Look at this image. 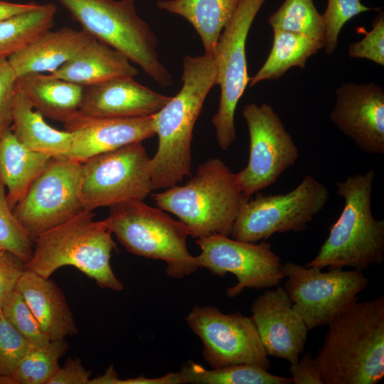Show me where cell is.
<instances>
[{
	"instance_id": "obj_1",
	"label": "cell",
	"mask_w": 384,
	"mask_h": 384,
	"mask_svg": "<svg viewBox=\"0 0 384 384\" xmlns=\"http://www.w3.org/2000/svg\"><path fill=\"white\" fill-rule=\"evenodd\" d=\"M312 356L323 384H377L384 377V296L356 302L328 325Z\"/></svg>"
},
{
	"instance_id": "obj_2",
	"label": "cell",
	"mask_w": 384,
	"mask_h": 384,
	"mask_svg": "<svg viewBox=\"0 0 384 384\" xmlns=\"http://www.w3.org/2000/svg\"><path fill=\"white\" fill-rule=\"evenodd\" d=\"M179 92L152 115L158 147L151 158L153 190L167 188L191 174L194 125L211 88L216 85L213 54L186 55Z\"/></svg>"
},
{
	"instance_id": "obj_3",
	"label": "cell",
	"mask_w": 384,
	"mask_h": 384,
	"mask_svg": "<svg viewBox=\"0 0 384 384\" xmlns=\"http://www.w3.org/2000/svg\"><path fill=\"white\" fill-rule=\"evenodd\" d=\"M94 217L92 211L83 210L36 237L26 269L50 278L59 268L73 266L100 288L122 291L124 285L110 265L112 252L117 250L112 232L107 218Z\"/></svg>"
},
{
	"instance_id": "obj_4",
	"label": "cell",
	"mask_w": 384,
	"mask_h": 384,
	"mask_svg": "<svg viewBox=\"0 0 384 384\" xmlns=\"http://www.w3.org/2000/svg\"><path fill=\"white\" fill-rule=\"evenodd\" d=\"M373 169L338 181L344 206L317 255L305 266L322 270L349 267L363 271L384 262V220L372 213Z\"/></svg>"
},
{
	"instance_id": "obj_5",
	"label": "cell",
	"mask_w": 384,
	"mask_h": 384,
	"mask_svg": "<svg viewBox=\"0 0 384 384\" xmlns=\"http://www.w3.org/2000/svg\"><path fill=\"white\" fill-rule=\"evenodd\" d=\"M157 208L178 217L193 238L230 235L245 196L236 174L220 159L201 164L184 185L151 193Z\"/></svg>"
},
{
	"instance_id": "obj_6",
	"label": "cell",
	"mask_w": 384,
	"mask_h": 384,
	"mask_svg": "<svg viewBox=\"0 0 384 384\" xmlns=\"http://www.w3.org/2000/svg\"><path fill=\"white\" fill-rule=\"evenodd\" d=\"M92 37L119 51L159 85H172L160 61L158 39L138 14L135 0H58Z\"/></svg>"
},
{
	"instance_id": "obj_7",
	"label": "cell",
	"mask_w": 384,
	"mask_h": 384,
	"mask_svg": "<svg viewBox=\"0 0 384 384\" xmlns=\"http://www.w3.org/2000/svg\"><path fill=\"white\" fill-rule=\"evenodd\" d=\"M107 220L119 242L134 255L161 260L166 274L182 279L199 267L187 247L188 228L163 210L143 201H127L110 207Z\"/></svg>"
},
{
	"instance_id": "obj_8",
	"label": "cell",
	"mask_w": 384,
	"mask_h": 384,
	"mask_svg": "<svg viewBox=\"0 0 384 384\" xmlns=\"http://www.w3.org/2000/svg\"><path fill=\"white\" fill-rule=\"evenodd\" d=\"M329 198L326 186L311 175L304 176L292 191L277 195L257 193L245 196L230 233L249 242L267 240L275 233H300L308 228Z\"/></svg>"
},
{
	"instance_id": "obj_9",
	"label": "cell",
	"mask_w": 384,
	"mask_h": 384,
	"mask_svg": "<svg viewBox=\"0 0 384 384\" xmlns=\"http://www.w3.org/2000/svg\"><path fill=\"white\" fill-rule=\"evenodd\" d=\"M265 0H238L224 26L213 55L217 68L216 85L220 86L218 109L211 122L219 146L227 150L236 139L235 112L249 83L246 41L251 26Z\"/></svg>"
},
{
	"instance_id": "obj_10",
	"label": "cell",
	"mask_w": 384,
	"mask_h": 384,
	"mask_svg": "<svg viewBox=\"0 0 384 384\" xmlns=\"http://www.w3.org/2000/svg\"><path fill=\"white\" fill-rule=\"evenodd\" d=\"M81 164L84 210L143 201L153 190L151 158L142 142L95 155Z\"/></svg>"
},
{
	"instance_id": "obj_11",
	"label": "cell",
	"mask_w": 384,
	"mask_h": 384,
	"mask_svg": "<svg viewBox=\"0 0 384 384\" xmlns=\"http://www.w3.org/2000/svg\"><path fill=\"white\" fill-rule=\"evenodd\" d=\"M284 288L309 330L327 326L358 301V295L369 285L363 271L328 272L288 261L282 265Z\"/></svg>"
},
{
	"instance_id": "obj_12",
	"label": "cell",
	"mask_w": 384,
	"mask_h": 384,
	"mask_svg": "<svg viewBox=\"0 0 384 384\" xmlns=\"http://www.w3.org/2000/svg\"><path fill=\"white\" fill-rule=\"evenodd\" d=\"M81 178V163L65 157L50 159L13 209L32 240L84 210Z\"/></svg>"
},
{
	"instance_id": "obj_13",
	"label": "cell",
	"mask_w": 384,
	"mask_h": 384,
	"mask_svg": "<svg viewBox=\"0 0 384 384\" xmlns=\"http://www.w3.org/2000/svg\"><path fill=\"white\" fill-rule=\"evenodd\" d=\"M202 342V356L212 368L250 364L269 370L271 361L251 318L223 313L214 306H194L186 317Z\"/></svg>"
},
{
	"instance_id": "obj_14",
	"label": "cell",
	"mask_w": 384,
	"mask_h": 384,
	"mask_svg": "<svg viewBox=\"0 0 384 384\" xmlns=\"http://www.w3.org/2000/svg\"><path fill=\"white\" fill-rule=\"evenodd\" d=\"M250 137L248 162L236 174L242 194L269 187L299 158V150L280 117L269 104L249 103L242 112Z\"/></svg>"
},
{
	"instance_id": "obj_15",
	"label": "cell",
	"mask_w": 384,
	"mask_h": 384,
	"mask_svg": "<svg viewBox=\"0 0 384 384\" xmlns=\"http://www.w3.org/2000/svg\"><path fill=\"white\" fill-rule=\"evenodd\" d=\"M201 253L196 256L199 268L223 277L230 273L238 282L226 291L233 298L245 289H270L277 287L285 278L281 258L269 242L259 244L213 234L198 238Z\"/></svg>"
},
{
	"instance_id": "obj_16",
	"label": "cell",
	"mask_w": 384,
	"mask_h": 384,
	"mask_svg": "<svg viewBox=\"0 0 384 384\" xmlns=\"http://www.w3.org/2000/svg\"><path fill=\"white\" fill-rule=\"evenodd\" d=\"M329 119L363 152L384 154V90L378 84L340 85Z\"/></svg>"
},
{
	"instance_id": "obj_17",
	"label": "cell",
	"mask_w": 384,
	"mask_h": 384,
	"mask_svg": "<svg viewBox=\"0 0 384 384\" xmlns=\"http://www.w3.org/2000/svg\"><path fill=\"white\" fill-rule=\"evenodd\" d=\"M250 311L267 356L290 363L298 361L309 330L284 288L267 289L253 302Z\"/></svg>"
},
{
	"instance_id": "obj_18",
	"label": "cell",
	"mask_w": 384,
	"mask_h": 384,
	"mask_svg": "<svg viewBox=\"0 0 384 384\" xmlns=\"http://www.w3.org/2000/svg\"><path fill=\"white\" fill-rule=\"evenodd\" d=\"M72 134L68 159L82 163L95 155L142 142L156 135L152 115L98 117L81 112L64 123Z\"/></svg>"
},
{
	"instance_id": "obj_19",
	"label": "cell",
	"mask_w": 384,
	"mask_h": 384,
	"mask_svg": "<svg viewBox=\"0 0 384 384\" xmlns=\"http://www.w3.org/2000/svg\"><path fill=\"white\" fill-rule=\"evenodd\" d=\"M171 98L132 77H121L85 87L80 112L98 117L150 116L159 112Z\"/></svg>"
},
{
	"instance_id": "obj_20",
	"label": "cell",
	"mask_w": 384,
	"mask_h": 384,
	"mask_svg": "<svg viewBox=\"0 0 384 384\" xmlns=\"http://www.w3.org/2000/svg\"><path fill=\"white\" fill-rule=\"evenodd\" d=\"M14 289L22 295L50 341L78 334L65 296L53 281L26 269Z\"/></svg>"
},
{
	"instance_id": "obj_21",
	"label": "cell",
	"mask_w": 384,
	"mask_h": 384,
	"mask_svg": "<svg viewBox=\"0 0 384 384\" xmlns=\"http://www.w3.org/2000/svg\"><path fill=\"white\" fill-rule=\"evenodd\" d=\"M84 30L63 27L48 31L8 60L17 78L31 73H52L73 58L91 39Z\"/></svg>"
},
{
	"instance_id": "obj_22",
	"label": "cell",
	"mask_w": 384,
	"mask_h": 384,
	"mask_svg": "<svg viewBox=\"0 0 384 384\" xmlns=\"http://www.w3.org/2000/svg\"><path fill=\"white\" fill-rule=\"evenodd\" d=\"M139 70L119 51L92 39L50 75L83 87L121 77L134 78Z\"/></svg>"
},
{
	"instance_id": "obj_23",
	"label": "cell",
	"mask_w": 384,
	"mask_h": 384,
	"mask_svg": "<svg viewBox=\"0 0 384 384\" xmlns=\"http://www.w3.org/2000/svg\"><path fill=\"white\" fill-rule=\"evenodd\" d=\"M16 90L43 117L66 122L80 110L85 87L50 74L17 78Z\"/></svg>"
},
{
	"instance_id": "obj_24",
	"label": "cell",
	"mask_w": 384,
	"mask_h": 384,
	"mask_svg": "<svg viewBox=\"0 0 384 384\" xmlns=\"http://www.w3.org/2000/svg\"><path fill=\"white\" fill-rule=\"evenodd\" d=\"M22 93L16 90L11 107V129L27 149L50 157L68 158L72 134L50 126Z\"/></svg>"
},
{
	"instance_id": "obj_25",
	"label": "cell",
	"mask_w": 384,
	"mask_h": 384,
	"mask_svg": "<svg viewBox=\"0 0 384 384\" xmlns=\"http://www.w3.org/2000/svg\"><path fill=\"white\" fill-rule=\"evenodd\" d=\"M52 157L33 151L21 144L11 128L0 139V181L7 188L13 210Z\"/></svg>"
},
{
	"instance_id": "obj_26",
	"label": "cell",
	"mask_w": 384,
	"mask_h": 384,
	"mask_svg": "<svg viewBox=\"0 0 384 384\" xmlns=\"http://www.w3.org/2000/svg\"><path fill=\"white\" fill-rule=\"evenodd\" d=\"M238 0H159V9L187 20L201 38L205 53L213 54L219 36Z\"/></svg>"
},
{
	"instance_id": "obj_27",
	"label": "cell",
	"mask_w": 384,
	"mask_h": 384,
	"mask_svg": "<svg viewBox=\"0 0 384 384\" xmlns=\"http://www.w3.org/2000/svg\"><path fill=\"white\" fill-rule=\"evenodd\" d=\"M271 51L257 73L250 78V87L261 81L280 78L293 67L304 68L307 59L324 48V43L306 36L285 31H273Z\"/></svg>"
},
{
	"instance_id": "obj_28",
	"label": "cell",
	"mask_w": 384,
	"mask_h": 384,
	"mask_svg": "<svg viewBox=\"0 0 384 384\" xmlns=\"http://www.w3.org/2000/svg\"><path fill=\"white\" fill-rule=\"evenodd\" d=\"M57 8L38 4L30 11L0 21V59H8L53 26Z\"/></svg>"
},
{
	"instance_id": "obj_29",
	"label": "cell",
	"mask_w": 384,
	"mask_h": 384,
	"mask_svg": "<svg viewBox=\"0 0 384 384\" xmlns=\"http://www.w3.org/2000/svg\"><path fill=\"white\" fill-rule=\"evenodd\" d=\"M180 383L192 384H292V378L277 376L250 364H235L207 369L188 361L178 371Z\"/></svg>"
},
{
	"instance_id": "obj_30",
	"label": "cell",
	"mask_w": 384,
	"mask_h": 384,
	"mask_svg": "<svg viewBox=\"0 0 384 384\" xmlns=\"http://www.w3.org/2000/svg\"><path fill=\"white\" fill-rule=\"evenodd\" d=\"M65 339L50 341L31 349L11 375V384H48L60 366L59 360L68 351Z\"/></svg>"
},
{
	"instance_id": "obj_31",
	"label": "cell",
	"mask_w": 384,
	"mask_h": 384,
	"mask_svg": "<svg viewBox=\"0 0 384 384\" xmlns=\"http://www.w3.org/2000/svg\"><path fill=\"white\" fill-rule=\"evenodd\" d=\"M268 23L273 31L299 33L324 43L322 14L313 0H285L269 17Z\"/></svg>"
},
{
	"instance_id": "obj_32",
	"label": "cell",
	"mask_w": 384,
	"mask_h": 384,
	"mask_svg": "<svg viewBox=\"0 0 384 384\" xmlns=\"http://www.w3.org/2000/svg\"><path fill=\"white\" fill-rule=\"evenodd\" d=\"M0 247L8 250L26 264L30 260L33 242L16 218L6 198V188L0 181Z\"/></svg>"
},
{
	"instance_id": "obj_33",
	"label": "cell",
	"mask_w": 384,
	"mask_h": 384,
	"mask_svg": "<svg viewBox=\"0 0 384 384\" xmlns=\"http://www.w3.org/2000/svg\"><path fill=\"white\" fill-rule=\"evenodd\" d=\"M1 310L9 322L33 347L43 346L50 341L22 295L15 289L5 299Z\"/></svg>"
},
{
	"instance_id": "obj_34",
	"label": "cell",
	"mask_w": 384,
	"mask_h": 384,
	"mask_svg": "<svg viewBox=\"0 0 384 384\" xmlns=\"http://www.w3.org/2000/svg\"><path fill=\"white\" fill-rule=\"evenodd\" d=\"M379 10L363 5L360 0H328L326 9L322 14L325 53L332 55L335 52L339 33L346 22L363 12Z\"/></svg>"
},
{
	"instance_id": "obj_35",
	"label": "cell",
	"mask_w": 384,
	"mask_h": 384,
	"mask_svg": "<svg viewBox=\"0 0 384 384\" xmlns=\"http://www.w3.org/2000/svg\"><path fill=\"white\" fill-rule=\"evenodd\" d=\"M33 347L5 318L0 309V375H12Z\"/></svg>"
},
{
	"instance_id": "obj_36",
	"label": "cell",
	"mask_w": 384,
	"mask_h": 384,
	"mask_svg": "<svg viewBox=\"0 0 384 384\" xmlns=\"http://www.w3.org/2000/svg\"><path fill=\"white\" fill-rule=\"evenodd\" d=\"M372 29L359 41L348 46V55L352 58H365L384 66V13L375 17Z\"/></svg>"
},
{
	"instance_id": "obj_37",
	"label": "cell",
	"mask_w": 384,
	"mask_h": 384,
	"mask_svg": "<svg viewBox=\"0 0 384 384\" xmlns=\"http://www.w3.org/2000/svg\"><path fill=\"white\" fill-rule=\"evenodd\" d=\"M26 270V263L14 253L0 247V309Z\"/></svg>"
},
{
	"instance_id": "obj_38",
	"label": "cell",
	"mask_w": 384,
	"mask_h": 384,
	"mask_svg": "<svg viewBox=\"0 0 384 384\" xmlns=\"http://www.w3.org/2000/svg\"><path fill=\"white\" fill-rule=\"evenodd\" d=\"M17 76L8 59H0V123L11 124V107Z\"/></svg>"
},
{
	"instance_id": "obj_39",
	"label": "cell",
	"mask_w": 384,
	"mask_h": 384,
	"mask_svg": "<svg viewBox=\"0 0 384 384\" xmlns=\"http://www.w3.org/2000/svg\"><path fill=\"white\" fill-rule=\"evenodd\" d=\"M90 384H180V379L178 372L169 373L153 378L139 375L132 378L120 379L111 364L102 375L91 379Z\"/></svg>"
},
{
	"instance_id": "obj_40",
	"label": "cell",
	"mask_w": 384,
	"mask_h": 384,
	"mask_svg": "<svg viewBox=\"0 0 384 384\" xmlns=\"http://www.w3.org/2000/svg\"><path fill=\"white\" fill-rule=\"evenodd\" d=\"M91 373L79 358L69 357L48 384H89Z\"/></svg>"
},
{
	"instance_id": "obj_41",
	"label": "cell",
	"mask_w": 384,
	"mask_h": 384,
	"mask_svg": "<svg viewBox=\"0 0 384 384\" xmlns=\"http://www.w3.org/2000/svg\"><path fill=\"white\" fill-rule=\"evenodd\" d=\"M288 372L294 384H323L313 364L311 353H304L298 361L290 363Z\"/></svg>"
},
{
	"instance_id": "obj_42",
	"label": "cell",
	"mask_w": 384,
	"mask_h": 384,
	"mask_svg": "<svg viewBox=\"0 0 384 384\" xmlns=\"http://www.w3.org/2000/svg\"><path fill=\"white\" fill-rule=\"evenodd\" d=\"M38 6L34 2L14 3L0 0V21L32 10Z\"/></svg>"
},
{
	"instance_id": "obj_43",
	"label": "cell",
	"mask_w": 384,
	"mask_h": 384,
	"mask_svg": "<svg viewBox=\"0 0 384 384\" xmlns=\"http://www.w3.org/2000/svg\"><path fill=\"white\" fill-rule=\"evenodd\" d=\"M11 128V124L0 123V139Z\"/></svg>"
}]
</instances>
